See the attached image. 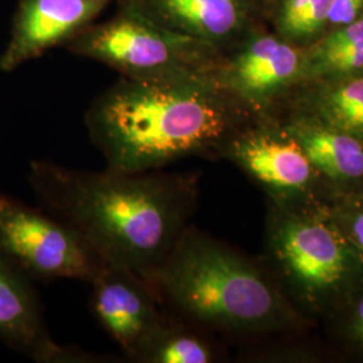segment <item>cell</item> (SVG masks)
Listing matches in <instances>:
<instances>
[{
	"instance_id": "1",
	"label": "cell",
	"mask_w": 363,
	"mask_h": 363,
	"mask_svg": "<svg viewBox=\"0 0 363 363\" xmlns=\"http://www.w3.org/2000/svg\"><path fill=\"white\" fill-rule=\"evenodd\" d=\"M27 179L46 210L106 265L125 268L150 284L189 226L198 198L196 177L162 169L85 171L37 160Z\"/></svg>"
},
{
	"instance_id": "2",
	"label": "cell",
	"mask_w": 363,
	"mask_h": 363,
	"mask_svg": "<svg viewBox=\"0 0 363 363\" xmlns=\"http://www.w3.org/2000/svg\"><path fill=\"white\" fill-rule=\"evenodd\" d=\"M247 109L214 72L123 77L93 101L85 121L106 169L148 172L190 156L220 155L245 125Z\"/></svg>"
},
{
	"instance_id": "3",
	"label": "cell",
	"mask_w": 363,
	"mask_h": 363,
	"mask_svg": "<svg viewBox=\"0 0 363 363\" xmlns=\"http://www.w3.org/2000/svg\"><path fill=\"white\" fill-rule=\"evenodd\" d=\"M151 284L187 320L222 331L255 334L286 319L284 300L252 261L191 226Z\"/></svg>"
},
{
	"instance_id": "4",
	"label": "cell",
	"mask_w": 363,
	"mask_h": 363,
	"mask_svg": "<svg viewBox=\"0 0 363 363\" xmlns=\"http://www.w3.org/2000/svg\"><path fill=\"white\" fill-rule=\"evenodd\" d=\"M72 50L138 79L214 72L217 66L213 48L156 25L128 4L104 25L76 35Z\"/></svg>"
},
{
	"instance_id": "5",
	"label": "cell",
	"mask_w": 363,
	"mask_h": 363,
	"mask_svg": "<svg viewBox=\"0 0 363 363\" xmlns=\"http://www.w3.org/2000/svg\"><path fill=\"white\" fill-rule=\"evenodd\" d=\"M0 255L28 277L91 284L105 261L65 222L0 193Z\"/></svg>"
},
{
	"instance_id": "6",
	"label": "cell",
	"mask_w": 363,
	"mask_h": 363,
	"mask_svg": "<svg viewBox=\"0 0 363 363\" xmlns=\"http://www.w3.org/2000/svg\"><path fill=\"white\" fill-rule=\"evenodd\" d=\"M273 256L312 301L334 298L363 273V259L333 218L277 214L271 223Z\"/></svg>"
},
{
	"instance_id": "7",
	"label": "cell",
	"mask_w": 363,
	"mask_h": 363,
	"mask_svg": "<svg viewBox=\"0 0 363 363\" xmlns=\"http://www.w3.org/2000/svg\"><path fill=\"white\" fill-rule=\"evenodd\" d=\"M91 310L130 361L166 320L155 288L125 268L105 265L91 283Z\"/></svg>"
},
{
	"instance_id": "8",
	"label": "cell",
	"mask_w": 363,
	"mask_h": 363,
	"mask_svg": "<svg viewBox=\"0 0 363 363\" xmlns=\"http://www.w3.org/2000/svg\"><path fill=\"white\" fill-rule=\"evenodd\" d=\"M220 155L276 195L306 190L316 174L308 156L291 135L259 125L245 124L225 143Z\"/></svg>"
},
{
	"instance_id": "9",
	"label": "cell",
	"mask_w": 363,
	"mask_h": 363,
	"mask_svg": "<svg viewBox=\"0 0 363 363\" xmlns=\"http://www.w3.org/2000/svg\"><path fill=\"white\" fill-rule=\"evenodd\" d=\"M111 0H23L13 35L0 57V69L11 72L89 27Z\"/></svg>"
},
{
	"instance_id": "10",
	"label": "cell",
	"mask_w": 363,
	"mask_h": 363,
	"mask_svg": "<svg viewBox=\"0 0 363 363\" xmlns=\"http://www.w3.org/2000/svg\"><path fill=\"white\" fill-rule=\"evenodd\" d=\"M303 55L286 39L257 35L228 62L217 64L214 77L249 109H256L300 78Z\"/></svg>"
},
{
	"instance_id": "11",
	"label": "cell",
	"mask_w": 363,
	"mask_h": 363,
	"mask_svg": "<svg viewBox=\"0 0 363 363\" xmlns=\"http://www.w3.org/2000/svg\"><path fill=\"white\" fill-rule=\"evenodd\" d=\"M0 339L39 363L85 362L89 358L54 342L28 276L0 255Z\"/></svg>"
},
{
	"instance_id": "12",
	"label": "cell",
	"mask_w": 363,
	"mask_h": 363,
	"mask_svg": "<svg viewBox=\"0 0 363 363\" xmlns=\"http://www.w3.org/2000/svg\"><path fill=\"white\" fill-rule=\"evenodd\" d=\"M156 25L210 48L233 38L247 22V0H128Z\"/></svg>"
},
{
	"instance_id": "13",
	"label": "cell",
	"mask_w": 363,
	"mask_h": 363,
	"mask_svg": "<svg viewBox=\"0 0 363 363\" xmlns=\"http://www.w3.org/2000/svg\"><path fill=\"white\" fill-rule=\"evenodd\" d=\"M316 172L339 184L363 181V143L316 118L298 120L288 130Z\"/></svg>"
},
{
	"instance_id": "14",
	"label": "cell",
	"mask_w": 363,
	"mask_h": 363,
	"mask_svg": "<svg viewBox=\"0 0 363 363\" xmlns=\"http://www.w3.org/2000/svg\"><path fill=\"white\" fill-rule=\"evenodd\" d=\"M312 104L313 118L363 143V74L327 79Z\"/></svg>"
},
{
	"instance_id": "15",
	"label": "cell",
	"mask_w": 363,
	"mask_h": 363,
	"mask_svg": "<svg viewBox=\"0 0 363 363\" xmlns=\"http://www.w3.org/2000/svg\"><path fill=\"white\" fill-rule=\"evenodd\" d=\"M214 359L216 352L205 337L167 316L133 362L208 363Z\"/></svg>"
},
{
	"instance_id": "16",
	"label": "cell",
	"mask_w": 363,
	"mask_h": 363,
	"mask_svg": "<svg viewBox=\"0 0 363 363\" xmlns=\"http://www.w3.org/2000/svg\"><path fill=\"white\" fill-rule=\"evenodd\" d=\"M343 49H363V13L345 26L337 27L319 40L310 52H325Z\"/></svg>"
},
{
	"instance_id": "17",
	"label": "cell",
	"mask_w": 363,
	"mask_h": 363,
	"mask_svg": "<svg viewBox=\"0 0 363 363\" xmlns=\"http://www.w3.org/2000/svg\"><path fill=\"white\" fill-rule=\"evenodd\" d=\"M333 220L363 259V195L339 208Z\"/></svg>"
},
{
	"instance_id": "18",
	"label": "cell",
	"mask_w": 363,
	"mask_h": 363,
	"mask_svg": "<svg viewBox=\"0 0 363 363\" xmlns=\"http://www.w3.org/2000/svg\"><path fill=\"white\" fill-rule=\"evenodd\" d=\"M331 1L333 0H313L307 13L301 18L292 40L310 38L319 30L327 26V18Z\"/></svg>"
},
{
	"instance_id": "19",
	"label": "cell",
	"mask_w": 363,
	"mask_h": 363,
	"mask_svg": "<svg viewBox=\"0 0 363 363\" xmlns=\"http://www.w3.org/2000/svg\"><path fill=\"white\" fill-rule=\"evenodd\" d=\"M313 0H283L279 11L277 25L283 39H294L298 23L310 9Z\"/></svg>"
},
{
	"instance_id": "20",
	"label": "cell",
	"mask_w": 363,
	"mask_h": 363,
	"mask_svg": "<svg viewBox=\"0 0 363 363\" xmlns=\"http://www.w3.org/2000/svg\"><path fill=\"white\" fill-rule=\"evenodd\" d=\"M363 11V0H333L327 25L340 27L355 21Z\"/></svg>"
},
{
	"instance_id": "21",
	"label": "cell",
	"mask_w": 363,
	"mask_h": 363,
	"mask_svg": "<svg viewBox=\"0 0 363 363\" xmlns=\"http://www.w3.org/2000/svg\"><path fill=\"white\" fill-rule=\"evenodd\" d=\"M350 335L363 349V296L358 300L351 316Z\"/></svg>"
}]
</instances>
